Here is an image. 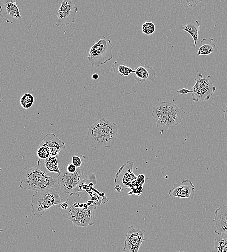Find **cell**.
<instances>
[{"label": "cell", "mask_w": 227, "mask_h": 252, "mask_svg": "<svg viewBox=\"0 0 227 252\" xmlns=\"http://www.w3.org/2000/svg\"><path fill=\"white\" fill-rule=\"evenodd\" d=\"M84 198L78 193H70L66 201L68 203V207L65 210H61L62 216L77 226L86 227L95 223L94 209L97 208V205L91 199L83 202Z\"/></svg>", "instance_id": "1"}, {"label": "cell", "mask_w": 227, "mask_h": 252, "mask_svg": "<svg viewBox=\"0 0 227 252\" xmlns=\"http://www.w3.org/2000/svg\"><path fill=\"white\" fill-rule=\"evenodd\" d=\"M117 134V125L102 117L89 127L86 140L95 148L110 149L114 144Z\"/></svg>", "instance_id": "2"}, {"label": "cell", "mask_w": 227, "mask_h": 252, "mask_svg": "<svg viewBox=\"0 0 227 252\" xmlns=\"http://www.w3.org/2000/svg\"><path fill=\"white\" fill-rule=\"evenodd\" d=\"M40 162L39 159L36 165L25 167L19 171L21 189L38 192L54 187L57 180L46 173Z\"/></svg>", "instance_id": "3"}, {"label": "cell", "mask_w": 227, "mask_h": 252, "mask_svg": "<svg viewBox=\"0 0 227 252\" xmlns=\"http://www.w3.org/2000/svg\"><path fill=\"white\" fill-rule=\"evenodd\" d=\"M185 111L182 108L169 101H161L153 108L152 115L158 127H175L182 121Z\"/></svg>", "instance_id": "4"}, {"label": "cell", "mask_w": 227, "mask_h": 252, "mask_svg": "<svg viewBox=\"0 0 227 252\" xmlns=\"http://www.w3.org/2000/svg\"><path fill=\"white\" fill-rule=\"evenodd\" d=\"M62 200L59 192L54 187L36 192L31 198V213L40 217L53 205L61 204Z\"/></svg>", "instance_id": "5"}, {"label": "cell", "mask_w": 227, "mask_h": 252, "mask_svg": "<svg viewBox=\"0 0 227 252\" xmlns=\"http://www.w3.org/2000/svg\"><path fill=\"white\" fill-rule=\"evenodd\" d=\"M87 58L92 67H99L112 60L111 40L104 36H101L99 40L91 47Z\"/></svg>", "instance_id": "6"}, {"label": "cell", "mask_w": 227, "mask_h": 252, "mask_svg": "<svg viewBox=\"0 0 227 252\" xmlns=\"http://www.w3.org/2000/svg\"><path fill=\"white\" fill-rule=\"evenodd\" d=\"M211 76L203 78L202 74L197 72L195 75V83L191 88L192 100L194 102L207 101L213 94L216 87L210 82Z\"/></svg>", "instance_id": "7"}, {"label": "cell", "mask_w": 227, "mask_h": 252, "mask_svg": "<svg viewBox=\"0 0 227 252\" xmlns=\"http://www.w3.org/2000/svg\"><path fill=\"white\" fill-rule=\"evenodd\" d=\"M84 178L82 168H77L75 172L70 173L67 172L66 167H64L57 175V181L61 189L69 194Z\"/></svg>", "instance_id": "8"}, {"label": "cell", "mask_w": 227, "mask_h": 252, "mask_svg": "<svg viewBox=\"0 0 227 252\" xmlns=\"http://www.w3.org/2000/svg\"><path fill=\"white\" fill-rule=\"evenodd\" d=\"M145 230L129 226L125 232L123 252H138L142 243L146 240Z\"/></svg>", "instance_id": "9"}, {"label": "cell", "mask_w": 227, "mask_h": 252, "mask_svg": "<svg viewBox=\"0 0 227 252\" xmlns=\"http://www.w3.org/2000/svg\"><path fill=\"white\" fill-rule=\"evenodd\" d=\"M75 0H64L56 15L57 19L56 23L57 27L68 25L75 22V15L78 8L75 6Z\"/></svg>", "instance_id": "10"}, {"label": "cell", "mask_w": 227, "mask_h": 252, "mask_svg": "<svg viewBox=\"0 0 227 252\" xmlns=\"http://www.w3.org/2000/svg\"><path fill=\"white\" fill-rule=\"evenodd\" d=\"M133 164L132 161H127L116 173L114 182L121 187L122 190L130 188L133 183L137 180V176L133 171Z\"/></svg>", "instance_id": "11"}, {"label": "cell", "mask_w": 227, "mask_h": 252, "mask_svg": "<svg viewBox=\"0 0 227 252\" xmlns=\"http://www.w3.org/2000/svg\"><path fill=\"white\" fill-rule=\"evenodd\" d=\"M0 16L7 23H14L22 19L15 0H3L0 3Z\"/></svg>", "instance_id": "12"}, {"label": "cell", "mask_w": 227, "mask_h": 252, "mask_svg": "<svg viewBox=\"0 0 227 252\" xmlns=\"http://www.w3.org/2000/svg\"><path fill=\"white\" fill-rule=\"evenodd\" d=\"M195 193V187L192 181L185 179L175 184L169 191V196L172 198H193Z\"/></svg>", "instance_id": "13"}, {"label": "cell", "mask_w": 227, "mask_h": 252, "mask_svg": "<svg viewBox=\"0 0 227 252\" xmlns=\"http://www.w3.org/2000/svg\"><path fill=\"white\" fill-rule=\"evenodd\" d=\"M40 145L45 146L49 150L50 156H58L60 151L66 148L64 142L53 133L45 135Z\"/></svg>", "instance_id": "14"}, {"label": "cell", "mask_w": 227, "mask_h": 252, "mask_svg": "<svg viewBox=\"0 0 227 252\" xmlns=\"http://www.w3.org/2000/svg\"><path fill=\"white\" fill-rule=\"evenodd\" d=\"M134 70V79L141 83L146 81H154L156 75V72L152 67L141 62L138 63L137 67Z\"/></svg>", "instance_id": "15"}, {"label": "cell", "mask_w": 227, "mask_h": 252, "mask_svg": "<svg viewBox=\"0 0 227 252\" xmlns=\"http://www.w3.org/2000/svg\"><path fill=\"white\" fill-rule=\"evenodd\" d=\"M213 221L215 225L214 232L218 235L227 233V205H223L215 212Z\"/></svg>", "instance_id": "16"}, {"label": "cell", "mask_w": 227, "mask_h": 252, "mask_svg": "<svg viewBox=\"0 0 227 252\" xmlns=\"http://www.w3.org/2000/svg\"><path fill=\"white\" fill-rule=\"evenodd\" d=\"M217 51L214 39L205 38L201 40L196 55L207 56L212 53H216Z\"/></svg>", "instance_id": "17"}, {"label": "cell", "mask_w": 227, "mask_h": 252, "mask_svg": "<svg viewBox=\"0 0 227 252\" xmlns=\"http://www.w3.org/2000/svg\"><path fill=\"white\" fill-rule=\"evenodd\" d=\"M180 28L190 35L194 41V47H196L198 39V32L200 30L199 21L195 19H192L185 25H181Z\"/></svg>", "instance_id": "18"}, {"label": "cell", "mask_w": 227, "mask_h": 252, "mask_svg": "<svg viewBox=\"0 0 227 252\" xmlns=\"http://www.w3.org/2000/svg\"><path fill=\"white\" fill-rule=\"evenodd\" d=\"M211 252H227V233L215 237L214 247Z\"/></svg>", "instance_id": "19"}, {"label": "cell", "mask_w": 227, "mask_h": 252, "mask_svg": "<svg viewBox=\"0 0 227 252\" xmlns=\"http://www.w3.org/2000/svg\"><path fill=\"white\" fill-rule=\"evenodd\" d=\"M114 73L120 76L127 77L134 73V70L124 63L115 61L112 66Z\"/></svg>", "instance_id": "20"}, {"label": "cell", "mask_w": 227, "mask_h": 252, "mask_svg": "<svg viewBox=\"0 0 227 252\" xmlns=\"http://www.w3.org/2000/svg\"><path fill=\"white\" fill-rule=\"evenodd\" d=\"M57 157L58 156H50L44 160V165L46 170L58 174L60 173L58 164Z\"/></svg>", "instance_id": "21"}, {"label": "cell", "mask_w": 227, "mask_h": 252, "mask_svg": "<svg viewBox=\"0 0 227 252\" xmlns=\"http://www.w3.org/2000/svg\"><path fill=\"white\" fill-rule=\"evenodd\" d=\"M34 103V96L29 93L24 94L20 99V103L21 106L25 109H28L32 107Z\"/></svg>", "instance_id": "22"}, {"label": "cell", "mask_w": 227, "mask_h": 252, "mask_svg": "<svg viewBox=\"0 0 227 252\" xmlns=\"http://www.w3.org/2000/svg\"><path fill=\"white\" fill-rule=\"evenodd\" d=\"M85 157L80 154H73L71 158V163L77 168H82L85 165Z\"/></svg>", "instance_id": "23"}, {"label": "cell", "mask_w": 227, "mask_h": 252, "mask_svg": "<svg viewBox=\"0 0 227 252\" xmlns=\"http://www.w3.org/2000/svg\"><path fill=\"white\" fill-rule=\"evenodd\" d=\"M142 30L144 34L150 35L155 32L156 27L153 22L150 21H146L143 23Z\"/></svg>", "instance_id": "24"}, {"label": "cell", "mask_w": 227, "mask_h": 252, "mask_svg": "<svg viewBox=\"0 0 227 252\" xmlns=\"http://www.w3.org/2000/svg\"><path fill=\"white\" fill-rule=\"evenodd\" d=\"M37 155L40 159L45 160L50 154L48 148L44 145H39L37 150Z\"/></svg>", "instance_id": "25"}, {"label": "cell", "mask_w": 227, "mask_h": 252, "mask_svg": "<svg viewBox=\"0 0 227 252\" xmlns=\"http://www.w3.org/2000/svg\"><path fill=\"white\" fill-rule=\"evenodd\" d=\"M202 0H181V3L184 7H195L199 3L201 2Z\"/></svg>", "instance_id": "26"}, {"label": "cell", "mask_w": 227, "mask_h": 252, "mask_svg": "<svg viewBox=\"0 0 227 252\" xmlns=\"http://www.w3.org/2000/svg\"><path fill=\"white\" fill-rule=\"evenodd\" d=\"M66 169L67 172L70 173H73L77 170V168L72 163H69L66 167Z\"/></svg>", "instance_id": "27"}, {"label": "cell", "mask_w": 227, "mask_h": 252, "mask_svg": "<svg viewBox=\"0 0 227 252\" xmlns=\"http://www.w3.org/2000/svg\"><path fill=\"white\" fill-rule=\"evenodd\" d=\"M222 111L224 113L223 120L226 123H227V102L223 106Z\"/></svg>", "instance_id": "28"}, {"label": "cell", "mask_w": 227, "mask_h": 252, "mask_svg": "<svg viewBox=\"0 0 227 252\" xmlns=\"http://www.w3.org/2000/svg\"><path fill=\"white\" fill-rule=\"evenodd\" d=\"M176 92L181 94H186L188 93H192V91L191 90L188 89L187 88H181L178 90H177Z\"/></svg>", "instance_id": "29"}, {"label": "cell", "mask_w": 227, "mask_h": 252, "mask_svg": "<svg viewBox=\"0 0 227 252\" xmlns=\"http://www.w3.org/2000/svg\"><path fill=\"white\" fill-rule=\"evenodd\" d=\"M91 78L94 80H97L99 78V75L97 73H94L92 75Z\"/></svg>", "instance_id": "30"}, {"label": "cell", "mask_w": 227, "mask_h": 252, "mask_svg": "<svg viewBox=\"0 0 227 252\" xmlns=\"http://www.w3.org/2000/svg\"><path fill=\"white\" fill-rule=\"evenodd\" d=\"M225 164L226 166H227V157L226 158L225 160Z\"/></svg>", "instance_id": "31"}, {"label": "cell", "mask_w": 227, "mask_h": 252, "mask_svg": "<svg viewBox=\"0 0 227 252\" xmlns=\"http://www.w3.org/2000/svg\"><path fill=\"white\" fill-rule=\"evenodd\" d=\"M2 231H3V230L1 229H0V233H1Z\"/></svg>", "instance_id": "32"}, {"label": "cell", "mask_w": 227, "mask_h": 252, "mask_svg": "<svg viewBox=\"0 0 227 252\" xmlns=\"http://www.w3.org/2000/svg\"><path fill=\"white\" fill-rule=\"evenodd\" d=\"M176 252H182V251H177Z\"/></svg>", "instance_id": "33"}, {"label": "cell", "mask_w": 227, "mask_h": 252, "mask_svg": "<svg viewBox=\"0 0 227 252\" xmlns=\"http://www.w3.org/2000/svg\"></svg>", "instance_id": "34"}]
</instances>
